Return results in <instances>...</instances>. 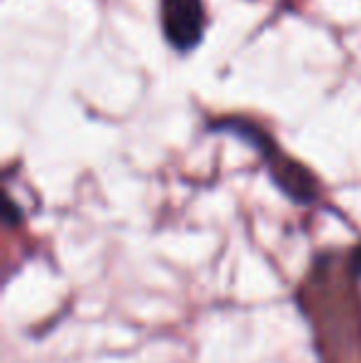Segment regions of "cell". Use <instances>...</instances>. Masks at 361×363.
Masks as SVG:
<instances>
[{"label":"cell","instance_id":"obj_1","mask_svg":"<svg viewBox=\"0 0 361 363\" xmlns=\"http://www.w3.org/2000/svg\"><path fill=\"white\" fill-rule=\"evenodd\" d=\"M164 33L179 50H191L201 40L206 13L201 0H161Z\"/></svg>","mask_w":361,"mask_h":363}]
</instances>
